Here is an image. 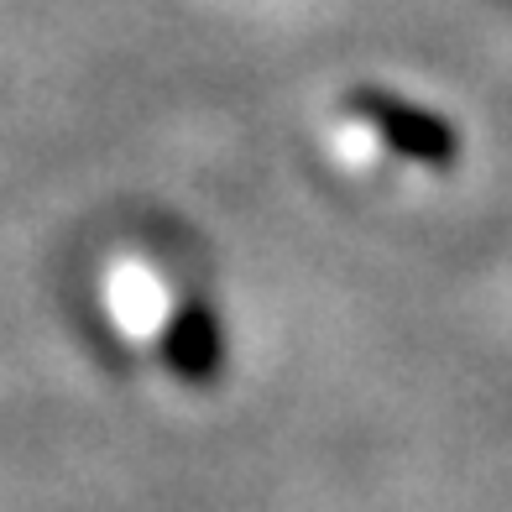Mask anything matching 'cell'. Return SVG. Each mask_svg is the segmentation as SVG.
<instances>
[{"mask_svg": "<svg viewBox=\"0 0 512 512\" xmlns=\"http://www.w3.org/2000/svg\"><path fill=\"white\" fill-rule=\"evenodd\" d=\"M345 115H351L356 126H366L392 157L413 162V168L450 173L455 162H460V131L439 110L398 95V89L356 84L351 95H345Z\"/></svg>", "mask_w": 512, "mask_h": 512, "instance_id": "1", "label": "cell"}, {"mask_svg": "<svg viewBox=\"0 0 512 512\" xmlns=\"http://www.w3.org/2000/svg\"><path fill=\"white\" fill-rule=\"evenodd\" d=\"M162 366L173 382L209 392L225 377V324L209 298H178L168 324H162Z\"/></svg>", "mask_w": 512, "mask_h": 512, "instance_id": "2", "label": "cell"}]
</instances>
